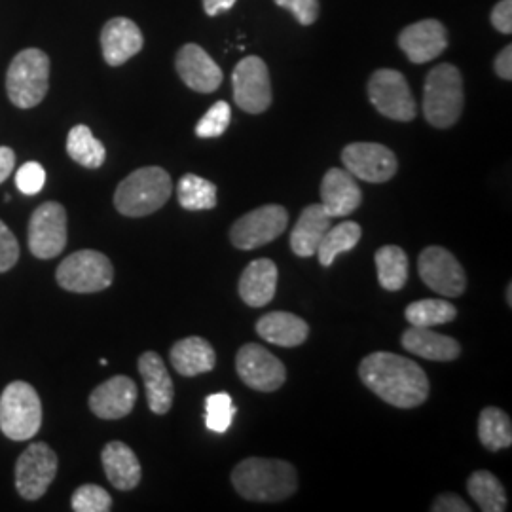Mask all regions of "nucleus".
I'll use <instances>...</instances> for the list:
<instances>
[{
    "mask_svg": "<svg viewBox=\"0 0 512 512\" xmlns=\"http://www.w3.org/2000/svg\"><path fill=\"white\" fill-rule=\"evenodd\" d=\"M171 365L186 378H194L198 374L211 372L217 363V353L213 346L200 336H188L179 340L171 348Z\"/></svg>",
    "mask_w": 512,
    "mask_h": 512,
    "instance_id": "bb28decb",
    "label": "nucleus"
},
{
    "mask_svg": "<svg viewBox=\"0 0 512 512\" xmlns=\"http://www.w3.org/2000/svg\"><path fill=\"white\" fill-rule=\"evenodd\" d=\"M145 38L135 21L128 18H114L105 23L101 31L103 57L110 67H120L133 55L143 50Z\"/></svg>",
    "mask_w": 512,
    "mask_h": 512,
    "instance_id": "6ab92c4d",
    "label": "nucleus"
},
{
    "mask_svg": "<svg viewBox=\"0 0 512 512\" xmlns=\"http://www.w3.org/2000/svg\"><path fill=\"white\" fill-rule=\"evenodd\" d=\"M378 281L385 291H401L408 279V256L397 245H385L376 253Z\"/></svg>",
    "mask_w": 512,
    "mask_h": 512,
    "instance_id": "c756f323",
    "label": "nucleus"
},
{
    "mask_svg": "<svg viewBox=\"0 0 512 512\" xmlns=\"http://www.w3.org/2000/svg\"><path fill=\"white\" fill-rule=\"evenodd\" d=\"M173 183L169 173L150 165L141 167L118 184L114 192V205L124 217H147L169 202Z\"/></svg>",
    "mask_w": 512,
    "mask_h": 512,
    "instance_id": "7ed1b4c3",
    "label": "nucleus"
},
{
    "mask_svg": "<svg viewBox=\"0 0 512 512\" xmlns=\"http://www.w3.org/2000/svg\"><path fill=\"white\" fill-rule=\"evenodd\" d=\"M467 490L480 507V511L503 512L507 509L505 488L490 471H476L469 476Z\"/></svg>",
    "mask_w": 512,
    "mask_h": 512,
    "instance_id": "2f4dec72",
    "label": "nucleus"
},
{
    "mask_svg": "<svg viewBox=\"0 0 512 512\" xmlns=\"http://www.w3.org/2000/svg\"><path fill=\"white\" fill-rule=\"evenodd\" d=\"M421 281L446 298L461 296L467 287L465 270L458 258L439 245L427 247L418 258Z\"/></svg>",
    "mask_w": 512,
    "mask_h": 512,
    "instance_id": "f8f14e48",
    "label": "nucleus"
},
{
    "mask_svg": "<svg viewBox=\"0 0 512 512\" xmlns=\"http://www.w3.org/2000/svg\"><path fill=\"white\" fill-rule=\"evenodd\" d=\"M232 484L247 501L277 503L294 495L298 478L283 459L247 458L232 471Z\"/></svg>",
    "mask_w": 512,
    "mask_h": 512,
    "instance_id": "f03ea898",
    "label": "nucleus"
},
{
    "mask_svg": "<svg viewBox=\"0 0 512 512\" xmlns=\"http://www.w3.org/2000/svg\"><path fill=\"white\" fill-rule=\"evenodd\" d=\"M256 332L266 342L281 348H296L304 344L310 336L308 323L289 311H272L266 313L256 323Z\"/></svg>",
    "mask_w": 512,
    "mask_h": 512,
    "instance_id": "5701e85b",
    "label": "nucleus"
},
{
    "mask_svg": "<svg viewBox=\"0 0 512 512\" xmlns=\"http://www.w3.org/2000/svg\"><path fill=\"white\" fill-rule=\"evenodd\" d=\"M19 258V243L12 230L0 220V274L16 266Z\"/></svg>",
    "mask_w": 512,
    "mask_h": 512,
    "instance_id": "ea45409f",
    "label": "nucleus"
},
{
    "mask_svg": "<svg viewBox=\"0 0 512 512\" xmlns=\"http://www.w3.org/2000/svg\"><path fill=\"white\" fill-rule=\"evenodd\" d=\"M289 224V213L281 205H264L234 222L230 239L241 251H253L279 238Z\"/></svg>",
    "mask_w": 512,
    "mask_h": 512,
    "instance_id": "1a4fd4ad",
    "label": "nucleus"
},
{
    "mask_svg": "<svg viewBox=\"0 0 512 512\" xmlns=\"http://www.w3.org/2000/svg\"><path fill=\"white\" fill-rule=\"evenodd\" d=\"M359 376L372 393L397 408H416L429 397V380L423 368L397 353H370L359 366Z\"/></svg>",
    "mask_w": 512,
    "mask_h": 512,
    "instance_id": "f257e3e1",
    "label": "nucleus"
},
{
    "mask_svg": "<svg viewBox=\"0 0 512 512\" xmlns=\"http://www.w3.org/2000/svg\"><path fill=\"white\" fill-rule=\"evenodd\" d=\"M408 323H412V327H439L452 323L458 315V310L454 304L439 300V298H427V300H418L412 302L406 311H404Z\"/></svg>",
    "mask_w": 512,
    "mask_h": 512,
    "instance_id": "72a5a7b5",
    "label": "nucleus"
},
{
    "mask_svg": "<svg viewBox=\"0 0 512 512\" xmlns=\"http://www.w3.org/2000/svg\"><path fill=\"white\" fill-rule=\"evenodd\" d=\"M349 173L366 183H387L395 177L399 162L393 150L378 143H351L342 152Z\"/></svg>",
    "mask_w": 512,
    "mask_h": 512,
    "instance_id": "2eb2a0df",
    "label": "nucleus"
},
{
    "mask_svg": "<svg viewBox=\"0 0 512 512\" xmlns=\"http://www.w3.org/2000/svg\"><path fill=\"white\" fill-rule=\"evenodd\" d=\"M50 59L38 48L19 52L6 74V92L19 109H33L48 93Z\"/></svg>",
    "mask_w": 512,
    "mask_h": 512,
    "instance_id": "39448f33",
    "label": "nucleus"
},
{
    "mask_svg": "<svg viewBox=\"0 0 512 512\" xmlns=\"http://www.w3.org/2000/svg\"><path fill=\"white\" fill-rule=\"evenodd\" d=\"M277 266L270 258L253 260L239 277V296L251 308H264L274 300Z\"/></svg>",
    "mask_w": 512,
    "mask_h": 512,
    "instance_id": "4be33fe9",
    "label": "nucleus"
},
{
    "mask_svg": "<svg viewBox=\"0 0 512 512\" xmlns=\"http://www.w3.org/2000/svg\"><path fill=\"white\" fill-rule=\"evenodd\" d=\"M478 439L490 452L511 448L512 425L509 414L495 406L484 408L478 418Z\"/></svg>",
    "mask_w": 512,
    "mask_h": 512,
    "instance_id": "cd10ccee",
    "label": "nucleus"
},
{
    "mask_svg": "<svg viewBox=\"0 0 512 512\" xmlns=\"http://www.w3.org/2000/svg\"><path fill=\"white\" fill-rule=\"evenodd\" d=\"M492 23L495 29L503 35L512 33V0H501L492 10Z\"/></svg>",
    "mask_w": 512,
    "mask_h": 512,
    "instance_id": "a19ab883",
    "label": "nucleus"
},
{
    "mask_svg": "<svg viewBox=\"0 0 512 512\" xmlns=\"http://www.w3.org/2000/svg\"><path fill=\"white\" fill-rule=\"evenodd\" d=\"M177 73L194 92H217L222 84V71L217 61L198 44H184L175 61Z\"/></svg>",
    "mask_w": 512,
    "mask_h": 512,
    "instance_id": "f3484780",
    "label": "nucleus"
},
{
    "mask_svg": "<svg viewBox=\"0 0 512 512\" xmlns=\"http://www.w3.org/2000/svg\"><path fill=\"white\" fill-rule=\"evenodd\" d=\"M361 236H363V230L353 220H346V222H340L334 228H329L327 234L321 239L319 247H317V253H315L319 256L321 266H325V268L332 266L336 256L351 251L359 243Z\"/></svg>",
    "mask_w": 512,
    "mask_h": 512,
    "instance_id": "c85d7f7f",
    "label": "nucleus"
},
{
    "mask_svg": "<svg viewBox=\"0 0 512 512\" xmlns=\"http://www.w3.org/2000/svg\"><path fill=\"white\" fill-rule=\"evenodd\" d=\"M232 122V109L226 101L215 103L211 109L205 112L202 120L196 126V135L202 139H217Z\"/></svg>",
    "mask_w": 512,
    "mask_h": 512,
    "instance_id": "c9c22d12",
    "label": "nucleus"
},
{
    "mask_svg": "<svg viewBox=\"0 0 512 512\" xmlns=\"http://www.w3.org/2000/svg\"><path fill=\"white\" fill-rule=\"evenodd\" d=\"M368 97L376 110L395 122H412L416 118V99L403 74L380 69L368 80Z\"/></svg>",
    "mask_w": 512,
    "mask_h": 512,
    "instance_id": "6e6552de",
    "label": "nucleus"
},
{
    "mask_svg": "<svg viewBox=\"0 0 512 512\" xmlns=\"http://www.w3.org/2000/svg\"><path fill=\"white\" fill-rule=\"evenodd\" d=\"M46 184V171L38 162L21 165L16 173V186L25 196H35Z\"/></svg>",
    "mask_w": 512,
    "mask_h": 512,
    "instance_id": "4c0bfd02",
    "label": "nucleus"
},
{
    "mask_svg": "<svg viewBox=\"0 0 512 512\" xmlns=\"http://www.w3.org/2000/svg\"><path fill=\"white\" fill-rule=\"evenodd\" d=\"M495 73L499 78H503V80H512V46H505L499 55L495 57L494 63Z\"/></svg>",
    "mask_w": 512,
    "mask_h": 512,
    "instance_id": "37998d69",
    "label": "nucleus"
},
{
    "mask_svg": "<svg viewBox=\"0 0 512 512\" xmlns=\"http://www.w3.org/2000/svg\"><path fill=\"white\" fill-rule=\"evenodd\" d=\"M67 245V211L61 203L46 202L37 207L29 222V249L31 253L50 260Z\"/></svg>",
    "mask_w": 512,
    "mask_h": 512,
    "instance_id": "9b49d317",
    "label": "nucleus"
},
{
    "mask_svg": "<svg viewBox=\"0 0 512 512\" xmlns=\"http://www.w3.org/2000/svg\"><path fill=\"white\" fill-rule=\"evenodd\" d=\"M431 511L435 512H469L471 507L454 494H442L433 501Z\"/></svg>",
    "mask_w": 512,
    "mask_h": 512,
    "instance_id": "79ce46f5",
    "label": "nucleus"
},
{
    "mask_svg": "<svg viewBox=\"0 0 512 512\" xmlns=\"http://www.w3.org/2000/svg\"><path fill=\"white\" fill-rule=\"evenodd\" d=\"M399 48L412 63H429L448 48V33L439 19H423L404 27Z\"/></svg>",
    "mask_w": 512,
    "mask_h": 512,
    "instance_id": "dca6fc26",
    "label": "nucleus"
},
{
    "mask_svg": "<svg viewBox=\"0 0 512 512\" xmlns=\"http://www.w3.org/2000/svg\"><path fill=\"white\" fill-rule=\"evenodd\" d=\"M139 372L147 389L148 408L154 414L164 416L171 410L173 397H175L173 382L167 372L164 359L154 351L143 353L139 359Z\"/></svg>",
    "mask_w": 512,
    "mask_h": 512,
    "instance_id": "412c9836",
    "label": "nucleus"
},
{
    "mask_svg": "<svg viewBox=\"0 0 512 512\" xmlns=\"http://www.w3.org/2000/svg\"><path fill=\"white\" fill-rule=\"evenodd\" d=\"M277 6L289 10L300 25H311L319 18V0H274Z\"/></svg>",
    "mask_w": 512,
    "mask_h": 512,
    "instance_id": "58836bf2",
    "label": "nucleus"
},
{
    "mask_svg": "<svg viewBox=\"0 0 512 512\" xmlns=\"http://www.w3.org/2000/svg\"><path fill=\"white\" fill-rule=\"evenodd\" d=\"M105 475L116 490L129 492L141 482V463L135 452L124 442H109L101 454Z\"/></svg>",
    "mask_w": 512,
    "mask_h": 512,
    "instance_id": "393cba45",
    "label": "nucleus"
},
{
    "mask_svg": "<svg viewBox=\"0 0 512 512\" xmlns=\"http://www.w3.org/2000/svg\"><path fill=\"white\" fill-rule=\"evenodd\" d=\"M236 416V406L228 393H213L205 399V427L213 433H226Z\"/></svg>",
    "mask_w": 512,
    "mask_h": 512,
    "instance_id": "f704fd0d",
    "label": "nucleus"
},
{
    "mask_svg": "<svg viewBox=\"0 0 512 512\" xmlns=\"http://www.w3.org/2000/svg\"><path fill=\"white\" fill-rule=\"evenodd\" d=\"M16 167V154L8 147H0V184L4 183Z\"/></svg>",
    "mask_w": 512,
    "mask_h": 512,
    "instance_id": "c03bdc74",
    "label": "nucleus"
},
{
    "mask_svg": "<svg viewBox=\"0 0 512 512\" xmlns=\"http://www.w3.org/2000/svg\"><path fill=\"white\" fill-rule=\"evenodd\" d=\"M363 202V192L348 169L332 167L321 181V205L330 217H348Z\"/></svg>",
    "mask_w": 512,
    "mask_h": 512,
    "instance_id": "aec40b11",
    "label": "nucleus"
},
{
    "mask_svg": "<svg viewBox=\"0 0 512 512\" xmlns=\"http://www.w3.org/2000/svg\"><path fill=\"white\" fill-rule=\"evenodd\" d=\"M463 112V78L450 63L437 65L425 78L423 116L433 128H452Z\"/></svg>",
    "mask_w": 512,
    "mask_h": 512,
    "instance_id": "20e7f679",
    "label": "nucleus"
},
{
    "mask_svg": "<svg viewBox=\"0 0 512 512\" xmlns=\"http://www.w3.org/2000/svg\"><path fill=\"white\" fill-rule=\"evenodd\" d=\"M177 196L186 211H209L217 207V186L194 173L184 175L179 181Z\"/></svg>",
    "mask_w": 512,
    "mask_h": 512,
    "instance_id": "473e14b6",
    "label": "nucleus"
},
{
    "mask_svg": "<svg viewBox=\"0 0 512 512\" xmlns=\"http://www.w3.org/2000/svg\"><path fill=\"white\" fill-rule=\"evenodd\" d=\"M403 348L421 359L427 361H439V363H448L454 361L461 355V346L458 340L452 336H444L439 332H433L427 327H410L404 330Z\"/></svg>",
    "mask_w": 512,
    "mask_h": 512,
    "instance_id": "b1692460",
    "label": "nucleus"
},
{
    "mask_svg": "<svg viewBox=\"0 0 512 512\" xmlns=\"http://www.w3.org/2000/svg\"><path fill=\"white\" fill-rule=\"evenodd\" d=\"M236 370L243 384L262 393L277 391L287 380L285 365L275 357L274 353H270L268 349L258 344H245L239 349Z\"/></svg>",
    "mask_w": 512,
    "mask_h": 512,
    "instance_id": "4468645a",
    "label": "nucleus"
},
{
    "mask_svg": "<svg viewBox=\"0 0 512 512\" xmlns=\"http://www.w3.org/2000/svg\"><path fill=\"white\" fill-rule=\"evenodd\" d=\"M42 425V404L37 389L27 382H12L0 395V429L8 439L31 440Z\"/></svg>",
    "mask_w": 512,
    "mask_h": 512,
    "instance_id": "423d86ee",
    "label": "nucleus"
},
{
    "mask_svg": "<svg viewBox=\"0 0 512 512\" xmlns=\"http://www.w3.org/2000/svg\"><path fill=\"white\" fill-rule=\"evenodd\" d=\"M507 302H509V306H511V304H512V287H511V285H509V287H507Z\"/></svg>",
    "mask_w": 512,
    "mask_h": 512,
    "instance_id": "49530a36",
    "label": "nucleus"
},
{
    "mask_svg": "<svg viewBox=\"0 0 512 512\" xmlns=\"http://www.w3.org/2000/svg\"><path fill=\"white\" fill-rule=\"evenodd\" d=\"M137 403V385L128 376H114L95 387L90 395V408L101 420H120L131 414Z\"/></svg>",
    "mask_w": 512,
    "mask_h": 512,
    "instance_id": "a211bd4d",
    "label": "nucleus"
},
{
    "mask_svg": "<svg viewBox=\"0 0 512 512\" xmlns=\"http://www.w3.org/2000/svg\"><path fill=\"white\" fill-rule=\"evenodd\" d=\"M234 101L239 109L249 114L266 112L272 105V82L266 63L249 55L241 59L232 73Z\"/></svg>",
    "mask_w": 512,
    "mask_h": 512,
    "instance_id": "9d476101",
    "label": "nucleus"
},
{
    "mask_svg": "<svg viewBox=\"0 0 512 512\" xmlns=\"http://www.w3.org/2000/svg\"><path fill=\"white\" fill-rule=\"evenodd\" d=\"M238 0H203V8H205V14L215 18L222 12H228L236 6Z\"/></svg>",
    "mask_w": 512,
    "mask_h": 512,
    "instance_id": "a18cd8bd",
    "label": "nucleus"
},
{
    "mask_svg": "<svg viewBox=\"0 0 512 512\" xmlns=\"http://www.w3.org/2000/svg\"><path fill=\"white\" fill-rule=\"evenodd\" d=\"M55 275L57 283L69 293H99L112 285L114 268L103 253L84 249L67 256L59 264Z\"/></svg>",
    "mask_w": 512,
    "mask_h": 512,
    "instance_id": "0eeeda50",
    "label": "nucleus"
},
{
    "mask_svg": "<svg viewBox=\"0 0 512 512\" xmlns=\"http://www.w3.org/2000/svg\"><path fill=\"white\" fill-rule=\"evenodd\" d=\"M57 475V456L54 450L44 444H31L16 463V488L19 495L35 501L46 494Z\"/></svg>",
    "mask_w": 512,
    "mask_h": 512,
    "instance_id": "ddd939ff",
    "label": "nucleus"
},
{
    "mask_svg": "<svg viewBox=\"0 0 512 512\" xmlns=\"http://www.w3.org/2000/svg\"><path fill=\"white\" fill-rule=\"evenodd\" d=\"M110 509H112V497L101 486L84 484L73 494V511L109 512Z\"/></svg>",
    "mask_w": 512,
    "mask_h": 512,
    "instance_id": "e433bc0d",
    "label": "nucleus"
},
{
    "mask_svg": "<svg viewBox=\"0 0 512 512\" xmlns=\"http://www.w3.org/2000/svg\"><path fill=\"white\" fill-rule=\"evenodd\" d=\"M67 152L76 164L88 169H97L105 164L107 150L99 139H95L88 126H74L67 137Z\"/></svg>",
    "mask_w": 512,
    "mask_h": 512,
    "instance_id": "7c9ffc66",
    "label": "nucleus"
},
{
    "mask_svg": "<svg viewBox=\"0 0 512 512\" xmlns=\"http://www.w3.org/2000/svg\"><path fill=\"white\" fill-rule=\"evenodd\" d=\"M330 220L332 217L321 203L308 205L298 217V222L294 224L293 234H291L294 255L300 258H310L315 255L321 239L330 228Z\"/></svg>",
    "mask_w": 512,
    "mask_h": 512,
    "instance_id": "a878e982",
    "label": "nucleus"
}]
</instances>
